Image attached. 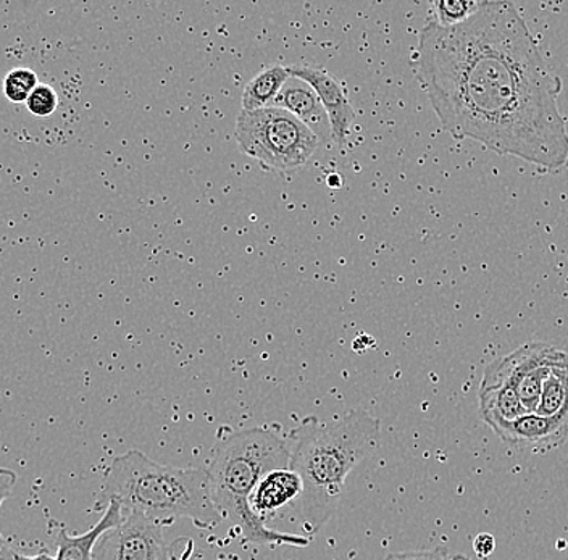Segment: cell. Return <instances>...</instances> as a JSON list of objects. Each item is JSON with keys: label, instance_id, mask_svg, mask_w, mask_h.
<instances>
[{"label": "cell", "instance_id": "6da1fadb", "mask_svg": "<svg viewBox=\"0 0 568 560\" xmlns=\"http://www.w3.org/2000/svg\"><path fill=\"white\" fill-rule=\"evenodd\" d=\"M414 73L444 130L546 170L568 162L562 80L510 2H479L454 27L422 28Z\"/></svg>", "mask_w": 568, "mask_h": 560}, {"label": "cell", "instance_id": "7a4b0ae2", "mask_svg": "<svg viewBox=\"0 0 568 560\" xmlns=\"http://www.w3.org/2000/svg\"><path fill=\"white\" fill-rule=\"evenodd\" d=\"M379 430L378 418L362 410L326 424L307 417L291 430L287 469L302 480L293 509L304 531L318 533L329 522L351 471L378 446Z\"/></svg>", "mask_w": 568, "mask_h": 560}, {"label": "cell", "instance_id": "3957f363", "mask_svg": "<svg viewBox=\"0 0 568 560\" xmlns=\"http://www.w3.org/2000/svg\"><path fill=\"white\" fill-rule=\"evenodd\" d=\"M110 501L119 502L123 516L136 513L163 528L187 519L201 530H213L223 520L204 467L160 466L141 451L124 452L106 467L94 512H104Z\"/></svg>", "mask_w": 568, "mask_h": 560}, {"label": "cell", "instance_id": "277c9868", "mask_svg": "<svg viewBox=\"0 0 568 560\" xmlns=\"http://www.w3.org/2000/svg\"><path fill=\"white\" fill-rule=\"evenodd\" d=\"M290 467V446L272 428H246L223 436L213 446L204 469L213 506L252 544L305 548L311 538L275 531L248 509V498L270 471Z\"/></svg>", "mask_w": 568, "mask_h": 560}, {"label": "cell", "instance_id": "5b68a950", "mask_svg": "<svg viewBox=\"0 0 568 560\" xmlns=\"http://www.w3.org/2000/svg\"><path fill=\"white\" fill-rule=\"evenodd\" d=\"M237 147L266 172H291L314 157L320 140L301 120L280 108L243 110L236 120Z\"/></svg>", "mask_w": 568, "mask_h": 560}, {"label": "cell", "instance_id": "8992f818", "mask_svg": "<svg viewBox=\"0 0 568 560\" xmlns=\"http://www.w3.org/2000/svg\"><path fill=\"white\" fill-rule=\"evenodd\" d=\"M562 350L545 343H528L509 356L500 357L486 367L483 378L513 386L528 413H536L541 398L542 383Z\"/></svg>", "mask_w": 568, "mask_h": 560}, {"label": "cell", "instance_id": "52a82bcc", "mask_svg": "<svg viewBox=\"0 0 568 560\" xmlns=\"http://www.w3.org/2000/svg\"><path fill=\"white\" fill-rule=\"evenodd\" d=\"M92 560H172L163 527L130 513L119 527L106 530L92 551Z\"/></svg>", "mask_w": 568, "mask_h": 560}, {"label": "cell", "instance_id": "ba28073f", "mask_svg": "<svg viewBox=\"0 0 568 560\" xmlns=\"http://www.w3.org/2000/svg\"><path fill=\"white\" fill-rule=\"evenodd\" d=\"M291 77L307 83L315 91L320 99L323 110L328 116L329 126H332V140L337 145H346L349 140L351 126L355 120V112L347 99V92L337 83L332 73L326 72L322 67L296 65L287 67Z\"/></svg>", "mask_w": 568, "mask_h": 560}, {"label": "cell", "instance_id": "9c48e42d", "mask_svg": "<svg viewBox=\"0 0 568 560\" xmlns=\"http://www.w3.org/2000/svg\"><path fill=\"white\" fill-rule=\"evenodd\" d=\"M500 441L520 452H548L568 438V417H545L536 413L504 421L491 428Z\"/></svg>", "mask_w": 568, "mask_h": 560}, {"label": "cell", "instance_id": "30bf717a", "mask_svg": "<svg viewBox=\"0 0 568 560\" xmlns=\"http://www.w3.org/2000/svg\"><path fill=\"white\" fill-rule=\"evenodd\" d=\"M302 495V480L296 471L278 469L266 474L248 498V509L268 522L280 510L293 506Z\"/></svg>", "mask_w": 568, "mask_h": 560}, {"label": "cell", "instance_id": "8fae6325", "mask_svg": "<svg viewBox=\"0 0 568 560\" xmlns=\"http://www.w3.org/2000/svg\"><path fill=\"white\" fill-rule=\"evenodd\" d=\"M273 108H280L290 112L291 115L301 120L308 130L314 131L320 143H326L332 138V126H329L328 116L320 104V99L315 91L304 81L291 77L284 83L278 98L273 102Z\"/></svg>", "mask_w": 568, "mask_h": 560}, {"label": "cell", "instance_id": "7c38bea8", "mask_svg": "<svg viewBox=\"0 0 568 560\" xmlns=\"http://www.w3.org/2000/svg\"><path fill=\"white\" fill-rule=\"evenodd\" d=\"M124 520L122 507L119 502L110 501L101 520L80 537H71L65 527L53 528V540L57 544L55 560H92L95 542L106 530L119 527Z\"/></svg>", "mask_w": 568, "mask_h": 560}, {"label": "cell", "instance_id": "4fadbf2b", "mask_svg": "<svg viewBox=\"0 0 568 560\" xmlns=\"http://www.w3.org/2000/svg\"><path fill=\"white\" fill-rule=\"evenodd\" d=\"M291 73L287 67L268 65L261 73L255 74L243 91V110H258L273 108V102L278 98L284 83L290 80Z\"/></svg>", "mask_w": 568, "mask_h": 560}, {"label": "cell", "instance_id": "5bb4252c", "mask_svg": "<svg viewBox=\"0 0 568 560\" xmlns=\"http://www.w3.org/2000/svg\"><path fill=\"white\" fill-rule=\"evenodd\" d=\"M536 414L545 417H568V354H560L542 383Z\"/></svg>", "mask_w": 568, "mask_h": 560}, {"label": "cell", "instance_id": "9a60e30c", "mask_svg": "<svg viewBox=\"0 0 568 560\" xmlns=\"http://www.w3.org/2000/svg\"><path fill=\"white\" fill-rule=\"evenodd\" d=\"M38 84V74L33 70L20 67V69H13L12 72L7 73L6 80H3V94L12 104H24Z\"/></svg>", "mask_w": 568, "mask_h": 560}, {"label": "cell", "instance_id": "2e32d148", "mask_svg": "<svg viewBox=\"0 0 568 560\" xmlns=\"http://www.w3.org/2000/svg\"><path fill=\"white\" fill-rule=\"evenodd\" d=\"M479 2H470V0H439L435 6V23L442 27H454L462 21L470 19L475 10L478 9Z\"/></svg>", "mask_w": 568, "mask_h": 560}, {"label": "cell", "instance_id": "e0dca14e", "mask_svg": "<svg viewBox=\"0 0 568 560\" xmlns=\"http://www.w3.org/2000/svg\"><path fill=\"white\" fill-rule=\"evenodd\" d=\"M24 104L31 115L38 116V119H48L59 109V95L49 84L39 83Z\"/></svg>", "mask_w": 568, "mask_h": 560}, {"label": "cell", "instance_id": "ac0fdd59", "mask_svg": "<svg viewBox=\"0 0 568 560\" xmlns=\"http://www.w3.org/2000/svg\"><path fill=\"white\" fill-rule=\"evenodd\" d=\"M385 560H457L444 546L425 551L390 552Z\"/></svg>", "mask_w": 568, "mask_h": 560}, {"label": "cell", "instance_id": "d6986e66", "mask_svg": "<svg viewBox=\"0 0 568 560\" xmlns=\"http://www.w3.org/2000/svg\"><path fill=\"white\" fill-rule=\"evenodd\" d=\"M496 549V540L493 534L489 533H479L474 541V551L478 558L486 559L495 552Z\"/></svg>", "mask_w": 568, "mask_h": 560}, {"label": "cell", "instance_id": "ffe728a7", "mask_svg": "<svg viewBox=\"0 0 568 560\" xmlns=\"http://www.w3.org/2000/svg\"><path fill=\"white\" fill-rule=\"evenodd\" d=\"M17 483V474L10 469H0V507L3 501L12 495L13 487Z\"/></svg>", "mask_w": 568, "mask_h": 560}, {"label": "cell", "instance_id": "44dd1931", "mask_svg": "<svg viewBox=\"0 0 568 560\" xmlns=\"http://www.w3.org/2000/svg\"><path fill=\"white\" fill-rule=\"evenodd\" d=\"M20 559V554L16 551V549L10 548L7 542H0V560H18Z\"/></svg>", "mask_w": 568, "mask_h": 560}, {"label": "cell", "instance_id": "7402d4cb", "mask_svg": "<svg viewBox=\"0 0 568 560\" xmlns=\"http://www.w3.org/2000/svg\"><path fill=\"white\" fill-rule=\"evenodd\" d=\"M18 560H55V558H52V556L48 554V552H41V554L34 556V558H27V556H20V559Z\"/></svg>", "mask_w": 568, "mask_h": 560}, {"label": "cell", "instance_id": "603a6c76", "mask_svg": "<svg viewBox=\"0 0 568 560\" xmlns=\"http://www.w3.org/2000/svg\"><path fill=\"white\" fill-rule=\"evenodd\" d=\"M337 176H332V179H329V186H341V183H337Z\"/></svg>", "mask_w": 568, "mask_h": 560}, {"label": "cell", "instance_id": "cb8c5ba5", "mask_svg": "<svg viewBox=\"0 0 568 560\" xmlns=\"http://www.w3.org/2000/svg\"><path fill=\"white\" fill-rule=\"evenodd\" d=\"M457 560H470L467 558V556L464 554H456Z\"/></svg>", "mask_w": 568, "mask_h": 560}, {"label": "cell", "instance_id": "d4e9b609", "mask_svg": "<svg viewBox=\"0 0 568 560\" xmlns=\"http://www.w3.org/2000/svg\"><path fill=\"white\" fill-rule=\"evenodd\" d=\"M0 541H2V537H0Z\"/></svg>", "mask_w": 568, "mask_h": 560}]
</instances>
